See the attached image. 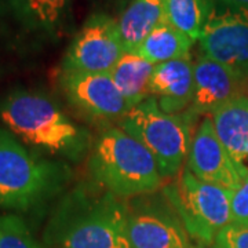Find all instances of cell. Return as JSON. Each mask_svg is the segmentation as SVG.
Listing matches in <instances>:
<instances>
[{
	"instance_id": "cell-1",
	"label": "cell",
	"mask_w": 248,
	"mask_h": 248,
	"mask_svg": "<svg viewBox=\"0 0 248 248\" xmlns=\"http://www.w3.org/2000/svg\"><path fill=\"white\" fill-rule=\"evenodd\" d=\"M43 240L45 248H130L127 200L94 181L80 182L57 204Z\"/></svg>"
},
{
	"instance_id": "cell-2",
	"label": "cell",
	"mask_w": 248,
	"mask_h": 248,
	"mask_svg": "<svg viewBox=\"0 0 248 248\" xmlns=\"http://www.w3.org/2000/svg\"><path fill=\"white\" fill-rule=\"evenodd\" d=\"M0 119L14 137L69 161L89 156L94 142L57 104L40 93L13 91L0 101Z\"/></svg>"
},
{
	"instance_id": "cell-3",
	"label": "cell",
	"mask_w": 248,
	"mask_h": 248,
	"mask_svg": "<svg viewBox=\"0 0 248 248\" xmlns=\"http://www.w3.org/2000/svg\"><path fill=\"white\" fill-rule=\"evenodd\" d=\"M87 169L91 181L123 200L159 192L164 181L151 152L120 127L98 135Z\"/></svg>"
},
{
	"instance_id": "cell-4",
	"label": "cell",
	"mask_w": 248,
	"mask_h": 248,
	"mask_svg": "<svg viewBox=\"0 0 248 248\" xmlns=\"http://www.w3.org/2000/svg\"><path fill=\"white\" fill-rule=\"evenodd\" d=\"M72 178L61 160L45 159L0 128V208L28 211L60 196Z\"/></svg>"
},
{
	"instance_id": "cell-5",
	"label": "cell",
	"mask_w": 248,
	"mask_h": 248,
	"mask_svg": "<svg viewBox=\"0 0 248 248\" xmlns=\"http://www.w3.org/2000/svg\"><path fill=\"white\" fill-rule=\"evenodd\" d=\"M199 117L187 109L181 113H167L156 98H146L124 116L120 128L140 141L159 164L161 177L175 178L182 171Z\"/></svg>"
},
{
	"instance_id": "cell-6",
	"label": "cell",
	"mask_w": 248,
	"mask_h": 248,
	"mask_svg": "<svg viewBox=\"0 0 248 248\" xmlns=\"http://www.w3.org/2000/svg\"><path fill=\"white\" fill-rule=\"evenodd\" d=\"M161 192L177 210L190 239L202 247L214 246L218 233L232 225L233 192L196 178L187 167Z\"/></svg>"
},
{
	"instance_id": "cell-7",
	"label": "cell",
	"mask_w": 248,
	"mask_h": 248,
	"mask_svg": "<svg viewBox=\"0 0 248 248\" xmlns=\"http://www.w3.org/2000/svg\"><path fill=\"white\" fill-rule=\"evenodd\" d=\"M130 248H190V236L167 196L159 192L127 200Z\"/></svg>"
},
{
	"instance_id": "cell-8",
	"label": "cell",
	"mask_w": 248,
	"mask_h": 248,
	"mask_svg": "<svg viewBox=\"0 0 248 248\" xmlns=\"http://www.w3.org/2000/svg\"><path fill=\"white\" fill-rule=\"evenodd\" d=\"M123 54L117 21L107 14H94L69 46L62 71L110 72Z\"/></svg>"
},
{
	"instance_id": "cell-9",
	"label": "cell",
	"mask_w": 248,
	"mask_h": 248,
	"mask_svg": "<svg viewBox=\"0 0 248 248\" xmlns=\"http://www.w3.org/2000/svg\"><path fill=\"white\" fill-rule=\"evenodd\" d=\"M60 86L72 107L91 120L122 122L130 112L109 72L62 71Z\"/></svg>"
},
{
	"instance_id": "cell-10",
	"label": "cell",
	"mask_w": 248,
	"mask_h": 248,
	"mask_svg": "<svg viewBox=\"0 0 248 248\" xmlns=\"http://www.w3.org/2000/svg\"><path fill=\"white\" fill-rule=\"evenodd\" d=\"M199 40L205 57L226 65L240 79L248 78V11H215L210 6Z\"/></svg>"
},
{
	"instance_id": "cell-11",
	"label": "cell",
	"mask_w": 248,
	"mask_h": 248,
	"mask_svg": "<svg viewBox=\"0 0 248 248\" xmlns=\"http://www.w3.org/2000/svg\"><path fill=\"white\" fill-rule=\"evenodd\" d=\"M196 178L234 192L241 182L243 167L231 156L215 133L211 116L196 128L186 166Z\"/></svg>"
},
{
	"instance_id": "cell-12",
	"label": "cell",
	"mask_w": 248,
	"mask_h": 248,
	"mask_svg": "<svg viewBox=\"0 0 248 248\" xmlns=\"http://www.w3.org/2000/svg\"><path fill=\"white\" fill-rule=\"evenodd\" d=\"M241 81L226 65L210 57H200L195 62L193 99L187 110L196 117L211 116L222 105L240 95Z\"/></svg>"
},
{
	"instance_id": "cell-13",
	"label": "cell",
	"mask_w": 248,
	"mask_h": 248,
	"mask_svg": "<svg viewBox=\"0 0 248 248\" xmlns=\"http://www.w3.org/2000/svg\"><path fill=\"white\" fill-rule=\"evenodd\" d=\"M195 87V62L189 57L163 62L155 66L149 95L167 113H181L190 107Z\"/></svg>"
},
{
	"instance_id": "cell-14",
	"label": "cell",
	"mask_w": 248,
	"mask_h": 248,
	"mask_svg": "<svg viewBox=\"0 0 248 248\" xmlns=\"http://www.w3.org/2000/svg\"><path fill=\"white\" fill-rule=\"evenodd\" d=\"M214 128L231 156L246 167L248 163V98L237 95L213 115Z\"/></svg>"
},
{
	"instance_id": "cell-15",
	"label": "cell",
	"mask_w": 248,
	"mask_h": 248,
	"mask_svg": "<svg viewBox=\"0 0 248 248\" xmlns=\"http://www.w3.org/2000/svg\"><path fill=\"white\" fill-rule=\"evenodd\" d=\"M167 0H133L117 25L124 53H135L152 31L166 19Z\"/></svg>"
},
{
	"instance_id": "cell-16",
	"label": "cell",
	"mask_w": 248,
	"mask_h": 248,
	"mask_svg": "<svg viewBox=\"0 0 248 248\" xmlns=\"http://www.w3.org/2000/svg\"><path fill=\"white\" fill-rule=\"evenodd\" d=\"M155 66L137 53H124L109 72L130 110L151 97L149 83Z\"/></svg>"
},
{
	"instance_id": "cell-17",
	"label": "cell",
	"mask_w": 248,
	"mask_h": 248,
	"mask_svg": "<svg viewBox=\"0 0 248 248\" xmlns=\"http://www.w3.org/2000/svg\"><path fill=\"white\" fill-rule=\"evenodd\" d=\"M193 40L174 28L167 19L152 31L135 53L153 65L189 57Z\"/></svg>"
},
{
	"instance_id": "cell-18",
	"label": "cell",
	"mask_w": 248,
	"mask_h": 248,
	"mask_svg": "<svg viewBox=\"0 0 248 248\" xmlns=\"http://www.w3.org/2000/svg\"><path fill=\"white\" fill-rule=\"evenodd\" d=\"M210 11L207 0H167L166 19L193 42L200 39Z\"/></svg>"
},
{
	"instance_id": "cell-19",
	"label": "cell",
	"mask_w": 248,
	"mask_h": 248,
	"mask_svg": "<svg viewBox=\"0 0 248 248\" xmlns=\"http://www.w3.org/2000/svg\"><path fill=\"white\" fill-rule=\"evenodd\" d=\"M0 248H45L16 214H0Z\"/></svg>"
},
{
	"instance_id": "cell-20",
	"label": "cell",
	"mask_w": 248,
	"mask_h": 248,
	"mask_svg": "<svg viewBox=\"0 0 248 248\" xmlns=\"http://www.w3.org/2000/svg\"><path fill=\"white\" fill-rule=\"evenodd\" d=\"M69 0H25V7L33 22L47 31L61 24Z\"/></svg>"
},
{
	"instance_id": "cell-21",
	"label": "cell",
	"mask_w": 248,
	"mask_h": 248,
	"mask_svg": "<svg viewBox=\"0 0 248 248\" xmlns=\"http://www.w3.org/2000/svg\"><path fill=\"white\" fill-rule=\"evenodd\" d=\"M232 225L248 228V170L243 167L241 182L232 193Z\"/></svg>"
},
{
	"instance_id": "cell-22",
	"label": "cell",
	"mask_w": 248,
	"mask_h": 248,
	"mask_svg": "<svg viewBox=\"0 0 248 248\" xmlns=\"http://www.w3.org/2000/svg\"><path fill=\"white\" fill-rule=\"evenodd\" d=\"M215 248H248V228L229 225L222 229L214 241Z\"/></svg>"
},
{
	"instance_id": "cell-23",
	"label": "cell",
	"mask_w": 248,
	"mask_h": 248,
	"mask_svg": "<svg viewBox=\"0 0 248 248\" xmlns=\"http://www.w3.org/2000/svg\"><path fill=\"white\" fill-rule=\"evenodd\" d=\"M222 4H225L226 7L237 10H244L248 11V0H218Z\"/></svg>"
},
{
	"instance_id": "cell-24",
	"label": "cell",
	"mask_w": 248,
	"mask_h": 248,
	"mask_svg": "<svg viewBox=\"0 0 248 248\" xmlns=\"http://www.w3.org/2000/svg\"><path fill=\"white\" fill-rule=\"evenodd\" d=\"M240 95L248 98V78L243 79L241 81V89H240Z\"/></svg>"
},
{
	"instance_id": "cell-25",
	"label": "cell",
	"mask_w": 248,
	"mask_h": 248,
	"mask_svg": "<svg viewBox=\"0 0 248 248\" xmlns=\"http://www.w3.org/2000/svg\"><path fill=\"white\" fill-rule=\"evenodd\" d=\"M190 248H205V247H202V246H190Z\"/></svg>"
}]
</instances>
